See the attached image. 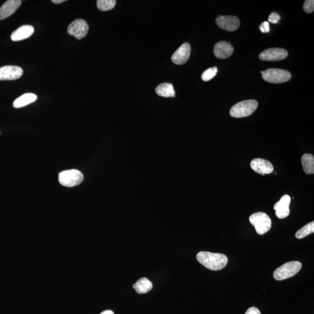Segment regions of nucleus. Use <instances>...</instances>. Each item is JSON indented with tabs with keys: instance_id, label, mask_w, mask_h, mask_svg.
<instances>
[{
	"instance_id": "nucleus-16",
	"label": "nucleus",
	"mask_w": 314,
	"mask_h": 314,
	"mask_svg": "<svg viewBox=\"0 0 314 314\" xmlns=\"http://www.w3.org/2000/svg\"><path fill=\"white\" fill-rule=\"evenodd\" d=\"M34 31V29L32 26H22L11 34V39L14 42L21 41V40L30 38L33 34Z\"/></svg>"
},
{
	"instance_id": "nucleus-18",
	"label": "nucleus",
	"mask_w": 314,
	"mask_h": 314,
	"mask_svg": "<svg viewBox=\"0 0 314 314\" xmlns=\"http://www.w3.org/2000/svg\"><path fill=\"white\" fill-rule=\"evenodd\" d=\"M158 96L164 97H175V91L171 83H164L158 85L155 89Z\"/></svg>"
},
{
	"instance_id": "nucleus-23",
	"label": "nucleus",
	"mask_w": 314,
	"mask_h": 314,
	"mask_svg": "<svg viewBox=\"0 0 314 314\" xmlns=\"http://www.w3.org/2000/svg\"><path fill=\"white\" fill-rule=\"evenodd\" d=\"M218 73L217 67H212L209 68L208 70L204 72L201 75V78L204 82H208L217 75Z\"/></svg>"
},
{
	"instance_id": "nucleus-20",
	"label": "nucleus",
	"mask_w": 314,
	"mask_h": 314,
	"mask_svg": "<svg viewBox=\"0 0 314 314\" xmlns=\"http://www.w3.org/2000/svg\"><path fill=\"white\" fill-rule=\"evenodd\" d=\"M302 168L305 174H314V157L311 154H305L301 158Z\"/></svg>"
},
{
	"instance_id": "nucleus-7",
	"label": "nucleus",
	"mask_w": 314,
	"mask_h": 314,
	"mask_svg": "<svg viewBox=\"0 0 314 314\" xmlns=\"http://www.w3.org/2000/svg\"><path fill=\"white\" fill-rule=\"evenodd\" d=\"M89 25L85 20L76 19L68 26L67 31L71 36L80 40L84 38L88 33Z\"/></svg>"
},
{
	"instance_id": "nucleus-22",
	"label": "nucleus",
	"mask_w": 314,
	"mask_h": 314,
	"mask_svg": "<svg viewBox=\"0 0 314 314\" xmlns=\"http://www.w3.org/2000/svg\"><path fill=\"white\" fill-rule=\"evenodd\" d=\"M116 3L115 0H98L97 6L100 11H107L113 9Z\"/></svg>"
},
{
	"instance_id": "nucleus-10",
	"label": "nucleus",
	"mask_w": 314,
	"mask_h": 314,
	"mask_svg": "<svg viewBox=\"0 0 314 314\" xmlns=\"http://www.w3.org/2000/svg\"><path fill=\"white\" fill-rule=\"evenodd\" d=\"M23 73L22 69L17 66H4L0 68V80L18 79L22 76Z\"/></svg>"
},
{
	"instance_id": "nucleus-3",
	"label": "nucleus",
	"mask_w": 314,
	"mask_h": 314,
	"mask_svg": "<svg viewBox=\"0 0 314 314\" xmlns=\"http://www.w3.org/2000/svg\"><path fill=\"white\" fill-rule=\"evenodd\" d=\"M302 264L299 261H290L275 270L273 272V278L277 281H283L284 279L293 277L301 269Z\"/></svg>"
},
{
	"instance_id": "nucleus-25",
	"label": "nucleus",
	"mask_w": 314,
	"mask_h": 314,
	"mask_svg": "<svg viewBox=\"0 0 314 314\" xmlns=\"http://www.w3.org/2000/svg\"><path fill=\"white\" fill-rule=\"evenodd\" d=\"M281 19V16L278 13L273 12L270 14L269 18V21L272 24H278L279 20Z\"/></svg>"
},
{
	"instance_id": "nucleus-26",
	"label": "nucleus",
	"mask_w": 314,
	"mask_h": 314,
	"mask_svg": "<svg viewBox=\"0 0 314 314\" xmlns=\"http://www.w3.org/2000/svg\"><path fill=\"white\" fill-rule=\"evenodd\" d=\"M260 30L263 33H269L270 31V27L269 22H264L260 26Z\"/></svg>"
},
{
	"instance_id": "nucleus-19",
	"label": "nucleus",
	"mask_w": 314,
	"mask_h": 314,
	"mask_svg": "<svg viewBox=\"0 0 314 314\" xmlns=\"http://www.w3.org/2000/svg\"><path fill=\"white\" fill-rule=\"evenodd\" d=\"M152 284L148 279L142 278L138 280L134 285V288L137 293L145 294L150 292L152 289Z\"/></svg>"
},
{
	"instance_id": "nucleus-14",
	"label": "nucleus",
	"mask_w": 314,
	"mask_h": 314,
	"mask_svg": "<svg viewBox=\"0 0 314 314\" xmlns=\"http://www.w3.org/2000/svg\"><path fill=\"white\" fill-rule=\"evenodd\" d=\"M234 51L230 42L223 41L218 42L214 46V56L220 59H226L232 56Z\"/></svg>"
},
{
	"instance_id": "nucleus-12",
	"label": "nucleus",
	"mask_w": 314,
	"mask_h": 314,
	"mask_svg": "<svg viewBox=\"0 0 314 314\" xmlns=\"http://www.w3.org/2000/svg\"><path fill=\"white\" fill-rule=\"evenodd\" d=\"M250 166L253 171L262 175L270 174L273 171L272 164L269 161L262 158H255L252 160Z\"/></svg>"
},
{
	"instance_id": "nucleus-5",
	"label": "nucleus",
	"mask_w": 314,
	"mask_h": 314,
	"mask_svg": "<svg viewBox=\"0 0 314 314\" xmlns=\"http://www.w3.org/2000/svg\"><path fill=\"white\" fill-rule=\"evenodd\" d=\"M84 179L82 173L76 169L67 170L60 172L59 180L61 185L72 187L78 186Z\"/></svg>"
},
{
	"instance_id": "nucleus-17",
	"label": "nucleus",
	"mask_w": 314,
	"mask_h": 314,
	"mask_svg": "<svg viewBox=\"0 0 314 314\" xmlns=\"http://www.w3.org/2000/svg\"><path fill=\"white\" fill-rule=\"evenodd\" d=\"M37 99V97L36 94L26 93L14 101L13 106L15 108L24 107L25 106L30 105V103L35 102Z\"/></svg>"
},
{
	"instance_id": "nucleus-13",
	"label": "nucleus",
	"mask_w": 314,
	"mask_h": 314,
	"mask_svg": "<svg viewBox=\"0 0 314 314\" xmlns=\"http://www.w3.org/2000/svg\"><path fill=\"white\" fill-rule=\"evenodd\" d=\"M290 201V197L286 194L282 196L281 200L275 204L273 209H275L276 217L279 219H284L289 215Z\"/></svg>"
},
{
	"instance_id": "nucleus-29",
	"label": "nucleus",
	"mask_w": 314,
	"mask_h": 314,
	"mask_svg": "<svg viewBox=\"0 0 314 314\" xmlns=\"http://www.w3.org/2000/svg\"><path fill=\"white\" fill-rule=\"evenodd\" d=\"M100 314H114V313H113V311H112L111 310H106L103 311V312L101 313Z\"/></svg>"
},
{
	"instance_id": "nucleus-2",
	"label": "nucleus",
	"mask_w": 314,
	"mask_h": 314,
	"mask_svg": "<svg viewBox=\"0 0 314 314\" xmlns=\"http://www.w3.org/2000/svg\"><path fill=\"white\" fill-rule=\"evenodd\" d=\"M258 105V102L254 100H244L239 102L230 109V116L236 118L249 117L256 110Z\"/></svg>"
},
{
	"instance_id": "nucleus-6",
	"label": "nucleus",
	"mask_w": 314,
	"mask_h": 314,
	"mask_svg": "<svg viewBox=\"0 0 314 314\" xmlns=\"http://www.w3.org/2000/svg\"><path fill=\"white\" fill-rule=\"evenodd\" d=\"M262 77L265 81L272 83H282L289 81L292 75L289 71L280 69L270 68L261 71Z\"/></svg>"
},
{
	"instance_id": "nucleus-1",
	"label": "nucleus",
	"mask_w": 314,
	"mask_h": 314,
	"mask_svg": "<svg viewBox=\"0 0 314 314\" xmlns=\"http://www.w3.org/2000/svg\"><path fill=\"white\" fill-rule=\"evenodd\" d=\"M197 260L204 267L212 270L223 269L226 267L228 261L225 255L207 252L198 253Z\"/></svg>"
},
{
	"instance_id": "nucleus-24",
	"label": "nucleus",
	"mask_w": 314,
	"mask_h": 314,
	"mask_svg": "<svg viewBox=\"0 0 314 314\" xmlns=\"http://www.w3.org/2000/svg\"><path fill=\"white\" fill-rule=\"evenodd\" d=\"M303 9L306 13L310 14L313 13L314 11V0H306V1H305Z\"/></svg>"
},
{
	"instance_id": "nucleus-28",
	"label": "nucleus",
	"mask_w": 314,
	"mask_h": 314,
	"mask_svg": "<svg viewBox=\"0 0 314 314\" xmlns=\"http://www.w3.org/2000/svg\"><path fill=\"white\" fill-rule=\"evenodd\" d=\"M65 1H66L65 0H52V2L54 4H60Z\"/></svg>"
},
{
	"instance_id": "nucleus-11",
	"label": "nucleus",
	"mask_w": 314,
	"mask_h": 314,
	"mask_svg": "<svg viewBox=\"0 0 314 314\" xmlns=\"http://www.w3.org/2000/svg\"><path fill=\"white\" fill-rule=\"evenodd\" d=\"M191 47L189 43H183L172 56V62L177 65H182L188 60L191 56Z\"/></svg>"
},
{
	"instance_id": "nucleus-21",
	"label": "nucleus",
	"mask_w": 314,
	"mask_h": 314,
	"mask_svg": "<svg viewBox=\"0 0 314 314\" xmlns=\"http://www.w3.org/2000/svg\"><path fill=\"white\" fill-rule=\"evenodd\" d=\"M314 232V223L313 221L299 230L296 233V238L299 239L304 238L305 237H307V236L312 234Z\"/></svg>"
},
{
	"instance_id": "nucleus-15",
	"label": "nucleus",
	"mask_w": 314,
	"mask_h": 314,
	"mask_svg": "<svg viewBox=\"0 0 314 314\" xmlns=\"http://www.w3.org/2000/svg\"><path fill=\"white\" fill-rule=\"evenodd\" d=\"M21 0H8L0 7V20L10 16L21 6Z\"/></svg>"
},
{
	"instance_id": "nucleus-4",
	"label": "nucleus",
	"mask_w": 314,
	"mask_h": 314,
	"mask_svg": "<svg viewBox=\"0 0 314 314\" xmlns=\"http://www.w3.org/2000/svg\"><path fill=\"white\" fill-rule=\"evenodd\" d=\"M250 223L254 226L258 235H263L269 232L271 228L272 222L270 217L266 213L256 212L249 218Z\"/></svg>"
},
{
	"instance_id": "nucleus-27",
	"label": "nucleus",
	"mask_w": 314,
	"mask_h": 314,
	"mask_svg": "<svg viewBox=\"0 0 314 314\" xmlns=\"http://www.w3.org/2000/svg\"><path fill=\"white\" fill-rule=\"evenodd\" d=\"M245 314H261L257 308L252 307L248 309Z\"/></svg>"
},
{
	"instance_id": "nucleus-9",
	"label": "nucleus",
	"mask_w": 314,
	"mask_h": 314,
	"mask_svg": "<svg viewBox=\"0 0 314 314\" xmlns=\"http://www.w3.org/2000/svg\"><path fill=\"white\" fill-rule=\"evenodd\" d=\"M218 27L227 31H233L240 27V20L235 16H219L216 19Z\"/></svg>"
},
{
	"instance_id": "nucleus-8",
	"label": "nucleus",
	"mask_w": 314,
	"mask_h": 314,
	"mask_svg": "<svg viewBox=\"0 0 314 314\" xmlns=\"http://www.w3.org/2000/svg\"><path fill=\"white\" fill-rule=\"evenodd\" d=\"M287 56L288 52L284 49L272 48L262 52L259 59L266 61H278L286 59Z\"/></svg>"
}]
</instances>
